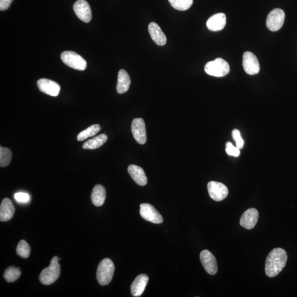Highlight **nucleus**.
<instances>
[{
    "label": "nucleus",
    "instance_id": "f257e3e1",
    "mask_svg": "<svg viewBox=\"0 0 297 297\" xmlns=\"http://www.w3.org/2000/svg\"><path fill=\"white\" fill-rule=\"evenodd\" d=\"M287 255L281 248L273 249L267 255L266 262V273L269 277L279 274L286 266Z\"/></svg>",
    "mask_w": 297,
    "mask_h": 297
},
{
    "label": "nucleus",
    "instance_id": "f03ea898",
    "mask_svg": "<svg viewBox=\"0 0 297 297\" xmlns=\"http://www.w3.org/2000/svg\"><path fill=\"white\" fill-rule=\"evenodd\" d=\"M115 271L114 263L108 258L103 260L97 267L96 278L101 286L108 285L113 279Z\"/></svg>",
    "mask_w": 297,
    "mask_h": 297
},
{
    "label": "nucleus",
    "instance_id": "7ed1b4c3",
    "mask_svg": "<svg viewBox=\"0 0 297 297\" xmlns=\"http://www.w3.org/2000/svg\"><path fill=\"white\" fill-rule=\"evenodd\" d=\"M59 260L58 257H54L50 262V266L41 271L39 276L41 284L45 285H52L58 279L60 275Z\"/></svg>",
    "mask_w": 297,
    "mask_h": 297
},
{
    "label": "nucleus",
    "instance_id": "20e7f679",
    "mask_svg": "<svg viewBox=\"0 0 297 297\" xmlns=\"http://www.w3.org/2000/svg\"><path fill=\"white\" fill-rule=\"evenodd\" d=\"M230 69L229 63L221 58L208 62L204 67V70L208 75L215 77L226 76L230 72Z\"/></svg>",
    "mask_w": 297,
    "mask_h": 297
},
{
    "label": "nucleus",
    "instance_id": "39448f33",
    "mask_svg": "<svg viewBox=\"0 0 297 297\" xmlns=\"http://www.w3.org/2000/svg\"><path fill=\"white\" fill-rule=\"evenodd\" d=\"M61 58L65 64L76 70L85 71L87 68L86 60L76 53L67 51L61 54Z\"/></svg>",
    "mask_w": 297,
    "mask_h": 297
},
{
    "label": "nucleus",
    "instance_id": "423d86ee",
    "mask_svg": "<svg viewBox=\"0 0 297 297\" xmlns=\"http://www.w3.org/2000/svg\"><path fill=\"white\" fill-rule=\"evenodd\" d=\"M285 14L280 8H275L269 13L267 19V27L272 31H276L284 25Z\"/></svg>",
    "mask_w": 297,
    "mask_h": 297
},
{
    "label": "nucleus",
    "instance_id": "0eeeda50",
    "mask_svg": "<svg viewBox=\"0 0 297 297\" xmlns=\"http://www.w3.org/2000/svg\"><path fill=\"white\" fill-rule=\"evenodd\" d=\"M208 190L211 198L216 202L224 200L229 194V189L226 185L215 181L208 183Z\"/></svg>",
    "mask_w": 297,
    "mask_h": 297
},
{
    "label": "nucleus",
    "instance_id": "6e6552de",
    "mask_svg": "<svg viewBox=\"0 0 297 297\" xmlns=\"http://www.w3.org/2000/svg\"><path fill=\"white\" fill-rule=\"evenodd\" d=\"M140 214L144 219L153 224H160L164 220L160 213L149 204H142L140 206Z\"/></svg>",
    "mask_w": 297,
    "mask_h": 297
},
{
    "label": "nucleus",
    "instance_id": "1a4fd4ad",
    "mask_svg": "<svg viewBox=\"0 0 297 297\" xmlns=\"http://www.w3.org/2000/svg\"><path fill=\"white\" fill-rule=\"evenodd\" d=\"M132 132L135 140L140 145L147 142V132L145 121L142 119H134L131 126Z\"/></svg>",
    "mask_w": 297,
    "mask_h": 297
},
{
    "label": "nucleus",
    "instance_id": "9d476101",
    "mask_svg": "<svg viewBox=\"0 0 297 297\" xmlns=\"http://www.w3.org/2000/svg\"><path fill=\"white\" fill-rule=\"evenodd\" d=\"M201 261L206 271L211 275H214L217 271L218 267L214 255L208 250H204L200 254Z\"/></svg>",
    "mask_w": 297,
    "mask_h": 297
},
{
    "label": "nucleus",
    "instance_id": "9b49d317",
    "mask_svg": "<svg viewBox=\"0 0 297 297\" xmlns=\"http://www.w3.org/2000/svg\"><path fill=\"white\" fill-rule=\"evenodd\" d=\"M244 71L250 75H254L260 71V64L256 56L251 52L244 53L243 56Z\"/></svg>",
    "mask_w": 297,
    "mask_h": 297
},
{
    "label": "nucleus",
    "instance_id": "f8f14e48",
    "mask_svg": "<svg viewBox=\"0 0 297 297\" xmlns=\"http://www.w3.org/2000/svg\"><path fill=\"white\" fill-rule=\"evenodd\" d=\"M76 16L85 23H89L92 18L91 11L89 3L85 0H78L73 5Z\"/></svg>",
    "mask_w": 297,
    "mask_h": 297
},
{
    "label": "nucleus",
    "instance_id": "ddd939ff",
    "mask_svg": "<svg viewBox=\"0 0 297 297\" xmlns=\"http://www.w3.org/2000/svg\"><path fill=\"white\" fill-rule=\"evenodd\" d=\"M259 218V212L256 208H250L246 210L240 217V225L244 228L251 230L256 225Z\"/></svg>",
    "mask_w": 297,
    "mask_h": 297
},
{
    "label": "nucleus",
    "instance_id": "4468645a",
    "mask_svg": "<svg viewBox=\"0 0 297 297\" xmlns=\"http://www.w3.org/2000/svg\"><path fill=\"white\" fill-rule=\"evenodd\" d=\"M37 85L40 91L52 96H57L61 89L57 82L48 79H40L37 82Z\"/></svg>",
    "mask_w": 297,
    "mask_h": 297
},
{
    "label": "nucleus",
    "instance_id": "2eb2a0df",
    "mask_svg": "<svg viewBox=\"0 0 297 297\" xmlns=\"http://www.w3.org/2000/svg\"><path fill=\"white\" fill-rule=\"evenodd\" d=\"M226 24L225 14L219 13L213 15L208 18L207 22L208 29L212 31L221 30L224 29Z\"/></svg>",
    "mask_w": 297,
    "mask_h": 297
},
{
    "label": "nucleus",
    "instance_id": "dca6fc26",
    "mask_svg": "<svg viewBox=\"0 0 297 297\" xmlns=\"http://www.w3.org/2000/svg\"><path fill=\"white\" fill-rule=\"evenodd\" d=\"M148 32L151 39L159 46H164L166 44V36L162 31L159 26L155 22H151L148 27Z\"/></svg>",
    "mask_w": 297,
    "mask_h": 297
},
{
    "label": "nucleus",
    "instance_id": "f3484780",
    "mask_svg": "<svg viewBox=\"0 0 297 297\" xmlns=\"http://www.w3.org/2000/svg\"><path fill=\"white\" fill-rule=\"evenodd\" d=\"M128 173L137 184L144 186L148 182V179L145 171L141 167L131 165L128 168Z\"/></svg>",
    "mask_w": 297,
    "mask_h": 297
},
{
    "label": "nucleus",
    "instance_id": "a211bd4d",
    "mask_svg": "<svg viewBox=\"0 0 297 297\" xmlns=\"http://www.w3.org/2000/svg\"><path fill=\"white\" fill-rule=\"evenodd\" d=\"M15 212V208L10 199L4 198L0 206V220L5 222L10 220Z\"/></svg>",
    "mask_w": 297,
    "mask_h": 297
},
{
    "label": "nucleus",
    "instance_id": "6ab92c4d",
    "mask_svg": "<svg viewBox=\"0 0 297 297\" xmlns=\"http://www.w3.org/2000/svg\"><path fill=\"white\" fill-rule=\"evenodd\" d=\"M148 281V277L147 275H138L132 283L131 287L132 295L133 297H140L145 291Z\"/></svg>",
    "mask_w": 297,
    "mask_h": 297
},
{
    "label": "nucleus",
    "instance_id": "aec40b11",
    "mask_svg": "<svg viewBox=\"0 0 297 297\" xmlns=\"http://www.w3.org/2000/svg\"><path fill=\"white\" fill-rule=\"evenodd\" d=\"M131 81L129 74L124 69H120L119 72L117 85V91L119 94H122L127 92L131 85Z\"/></svg>",
    "mask_w": 297,
    "mask_h": 297
},
{
    "label": "nucleus",
    "instance_id": "412c9836",
    "mask_svg": "<svg viewBox=\"0 0 297 297\" xmlns=\"http://www.w3.org/2000/svg\"><path fill=\"white\" fill-rule=\"evenodd\" d=\"M91 199L95 206L99 207L103 205L106 199V190L103 185H95L92 189Z\"/></svg>",
    "mask_w": 297,
    "mask_h": 297
},
{
    "label": "nucleus",
    "instance_id": "4be33fe9",
    "mask_svg": "<svg viewBox=\"0 0 297 297\" xmlns=\"http://www.w3.org/2000/svg\"><path fill=\"white\" fill-rule=\"evenodd\" d=\"M108 136L106 134H101L100 135L95 137L85 143L84 145H83V148L84 149H96V148L103 146L108 141Z\"/></svg>",
    "mask_w": 297,
    "mask_h": 297
},
{
    "label": "nucleus",
    "instance_id": "5701e85b",
    "mask_svg": "<svg viewBox=\"0 0 297 297\" xmlns=\"http://www.w3.org/2000/svg\"><path fill=\"white\" fill-rule=\"evenodd\" d=\"M101 128L99 124H93L87 128L84 131L78 134L77 136L78 141H83L86 140L88 138L93 137L98 133Z\"/></svg>",
    "mask_w": 297,
    "mask_h": 297
},
{
    "label": "nucleus",
    "instance_id": "b1692460",
    "mask_svg": "<svg viewBox=\"0 0 297 297\" xmlns=\"http://www.w3.org/2000/svg\"><path fill=\"white\" fill-rule=\"evenodd\" d=\"M21 275L19 268L10 267L6 268L3 276L8 282H13L17 281Z\"/></svg>",
    "mask_w": 297,
    "mask_h": 297
},
{
    "label": "nucleus",
    "instance_id": "393cba45",
    "mask_svg": "<svg viewBox=\"0 0 297 297\" xmlns=\"http://www.w3.org/2000/svg\"><path fill=\"white\" fill-rule=\"evenodd\" d=\"M169 1L172 6L179 11L188 10L193 3V0H169Z\"/></svg>",
    "mask_w": 297,
    "mask_h": 297
},
{
    "label": "nucleus",
    "instance_id": "a878e982",
    "mask_svg": "<svg viewBox=\"0 0 297 297\" xmlns=\"http://www.w3.org/2000/svg\"><path fill=\"white\" fill-rule=\"evenodd\" d=\"M12 159V152L9 148L0 147V166L1 168L7 166L10 164Z\"/></svg>",
    "mask_w": 297,
    "mask_h": 297
},
{
    "label": "nucleus",
    "instance_id": "bb28decb",
    "mask_svg": "<svg viewBox=\"0 0 297 297\" xmlns=\"http://www.w3.org/2000/svg\"><path fill=\"white\" fill-rule=\"evenodd\" d=\"M16 252L20 257L23 258H28L29 257L30 252V249L29 244L25 240H21L18 243Z\"/></svg>",
    "mask_w": 297,
    "mask_h": 297
},
{
    "label": "nucleus",
    "instance_id": "cd10ccee",
    "mask_svg": "<svg viewBox=\"0 0 297 297\" xmlns=\"http://www.w3.org/2000/svg\"><path fill=\"white\" fill-rule=\"evenodd\" d=\"M226 151L227 154L230 156L238 157L240 154V151L238 147H235L233 144L227 142L226 145Z\"/></svg>",
    "mask_w": 297,
    "mask_h": 297
},
{
    "label": "nucleus",
    "instance_id": "c85d7f7f",
    "mask_svg": "<svg viewBox=\"0 0 297 297\" xmlns=\"http://www.w3.org/2000/svg\"><path fill=\"white\" fill-rule=\"evenodd\" d=\"M233 136L236 142V147L239 149L242 148L244 146V141L240 136V133L238 129H234L233 131Z\"/></svg>",
    "mask_w": 297,
    "mask_h": 297
},
{
    "label": "nucleus",
    "instance_id": "c756f323",
    "mask_svg": "<svg viewBox=\"0 0 297 297\" xmlns=\"http://www.w3.org/2000/svg\"><path fill=\"white\" fill-rule=\"evenodd\" d=\"M15 200L21 203H27L30 201V195L26 193L18 192L15 194L14 196Z\"/></svg>",
    "mask_w": 297,
    "mask_h": 297
},
{
    "label": "nucleus",
    "instance_id": "7c9ffc66",
    "mask_svg": "<svg viewBox=\"0 0 297 297\" xmlns=\"http://www.w3.org/2000/svg\"><path fill=\"white\" fill-rule=\"evenodd\" d=\"M13 0H0V10L3 11L10 7Z\"/></svg>",
    "mask_w": 297,
    "mask_h": 297
}]
</instances>
